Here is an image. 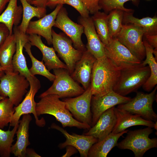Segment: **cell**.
<instances>
[{
    "label": "cell",
    "mask_w": 157,
    "mask_h": 157,
    "mask_svg": "<svg viewBox=\"0 0 157 157\" xmlns=\"http://www.w3.org/2000/svg\"><path fill=\"white\" fill-rule=\"evenodd\" d=\"M120 73V70L106 56L96 59L90 84L92 95L100 96L113 91Z\"/></svg>",
    "instance_id": "1"
},
{
    "label": "cell",
    "mask_w": 157,
    "mask_h": 157,
    "mask_svg": "<svg viewBox=\"0 0 157 157\" xmlns=\"http://www.w3.org/2000/svg\"><path fill=\"white\" fill-rule=\"evenodd\" d=\"M36 103L35 110L38 116L47 114L54 116L63 127H75L80 129L89 130L90 125L80 122L73 117L66 107L63 101L56 94H50L40 98Z\"/></svg>",
    "instance_id": "2"
},
{
    "label": "cell",
    "mask_w": 157,
    "mask_h": 157,
    "mask_svg": "<svg viewBox=\"0 0 157 157\" xmlns=\"http://www.w3.org/2000/svg\"><path fill=\"white\" fill-rule=\"evenodd\" d=\"M150 74L149 66H144L142 63L121 70L113 91L124 96L132 92H136L145 83Z\"/></svg>",
    "instance_id": "3"
},
{
    "label": "cell",
    "mask_w": 157,
    "mask_h": 157,
    "mask_svg": "<svg viewBox=\"0 0 157 157\" xmlns=\"http://www.w3.org/2000/svg\"><path fill=\"white\" fill-rule=\"evenodd\" d=\"M153 132L152 128L147 126L143 129L128 131L125 138L117 143L116 146L121 149L132 151L135 157H142L149 150L157 147V138H149Z\"/></svg>",
    "instance_id": "4"
},
{
    "label": "cell",
    "mask_w": 157,
    "mask_h": 157,
    "mask_svg": "<svg viewBox=\"0 0 157 157\" xmlns=\"http://www.w3.org/2000/svg\"><path fill=\"white\" fill-rule=\"evenodd\" d=\"M53 70L55 76L53 83L40 94L39 98L50 94H56L60 98H70L78 96L84 92L85 90L73 79L67 69L60 68Z\"/></svg>",
    "instance_id": "5"
},
{
    "label": "cell",
    "mask_w": 157,
    "mask_h": 157,
    "mask_svg": "<svg viewBox=\"0 0 157 157\" xmlns=\"http://www.w3.org/2000/svg\"><path fill=\"white\" fill-rule=\"evenodd\" d=\"M29 86L28 80L19 72H4L0 77V96L8 98L17 106L22 101Z\"/></svg>",
    "instance_id": "6"
},
{
    "label": "cell",
    "mask_w": 157,
    "mask_h": 157,
    "mask_svg": "<svg viewBox=\"0 0 157 157\" xmlns=\"http://www.w3.org/2000/svg\"><path fill=\"white\" fill-rule=\"evenodd\" d=\"M27 79L30 84L29 90L22 101L14 107L15 111L9 124L10 126L14 127L18 124L20 117L23 115L32 113L34 116L37 125L43 127L45 125V121L43 117L41 119L38 118L35 110L37 103L34 100L35 96L41 87L40 81L35 76H31Z\"/></svg>",
    "instance_id": "7"
},
{
    "label": "cell",
    "mask_w": 157,
    "mask_h": 157,
    "mask_svg": "<svg viewBox=\"0 0 157 157\" xmlns=\"http://www.w3.org/2000/svg\"><path fill=\"white\" fill-rule=\"evenodd\" d=\"M157 89L156 86L149 94L137 92L135 97L126 103L118 105L117 108L139 115L146 120L155 122L157 121V115L154 111L152 106L156 100Z\"/></svg>",
    "instance_id": "8"
},
{
    "label": "cell",
    "mask_w": 157,
    "mask_h": 157,
    "mask_svg": "<svg viewBox=\"0 0 157 157\" xmlns=\"http://www.w3.org/2000/svg\"><path fill=\"white\" fill-rule=\"evenodd\" d=\"M144 34L143 29L140 27L131 24H123L121 30L114 38L142 61L146 57L142 40Z\"/></svg>",
    "instance_id": "9"
},
{
    "label": "cell",
    "mask_w": 157,
    "mask_h": 157,
    "mask_svg": "<svg viewBox=\"0 0 157 157\" xmlns=\"http://www.w3.org/2000/svg\"><path fill=\"white\" fill-rule=\"evenodd\" d=\"M52 36L53 48L65 63L71 75L83 52L73 47L72 40L64 33H57L52 29Z\"/></svg>",
    "instance_id": "10"
},
{
    "label": "cell",
    "mask_w": 157,
    "mask_h": 157,
    "mask_svg": "<svg viewBox=\"0 0 157 157\" xmlns=\"http://www.w3.org/2000/svg\"><path fill=\"white\" fill-rule=\"evenodd\" d=\"M92 96L90 85L81 94L63 100L66 107L78 121L91 126L92 113L91 103Z\"/></svg>",
    "instance_id": "11"
},
{
    "label": "cell",
    "mask_w": 157,
    "mask_h": 157,
    "mask_svg": "<svg viewBox=\"0 0 157 157\" xmlns=\"http://www.w3.org/2000/svg\"><path fill=\"white\" fill-rule=\"evenodd\" d=\"M105 50L106 56L120 70L140 64L142 62L115 38L105 46Z\"/></svg>",
    "instance_id": "12"
},
{
    "label": "cell",
    "mask_w": 157,
    "mask_h": 157,
    "mask_svg": "<svg viewBox=\"0 0 157 157\" xmlns=\"http://www.w3.org/2000/svg\"><path fill=\"white\" fill-rule=\"evenodd\" d=\"M53 26L62 30L70 39L75 49L83 52L87 50L81 40L84 33L83 26L70 19L66 9L63 6L57 15Z\"/></svg>",
    "instance_id": "13"
},
{
    "label": "cell",
    "mask_w": 157,
    "mask_h": 157,
    "mask_svg": "<svg viewBox=\"0 0 157 157\" xmlns=\"http://www.w3.org/2000/svg\"><path fill=\"white\" fill-rule=\"evenodd\" d=\"M131 99L129 97L121 95L113 91L100 96L92 95L91 103V127L96 124L100 116L105 111L117 105L126 103Z\"/></svg>",
    "instance_id": "14"
},
{
    "label": "cell",
    "mask_w": 157,
    "mask_h": 157,
    "mask_svg": "<svg viewBox=\"0 0 157 157\" xmlns=\"http://www.w3.org/2000/svg\"><path fill=\"white\" fill-rule=\"evenodd\" d=\"M63 6V4H58L49 14L46 15L38 20L31 21L26 33L28 35L35 34L42 36L45 38L49 45L52 44V27L54 26L58 12Z\"/></svg>",
    "instance_id": "15"
},
{
    "label": "cell",
    "mask_w": 157,
    "mask_h": 157,
    "mask_svg": "<svg viewBox=\"0 0 157 157\" xmlns=\"http://www.w3.org/2000/svg\"><path fill=\"white\" fill-rule=\"evenodd\" d=\"M51 127L61 132L66 139L65 142L59 145L60 149L68 145L72 146L78 150L81 157H87L90 147L98 141L97 138L92 136L80 135L75 133L70 134L66 130L55 123L52 124Z\"/></svg>",
    "instance_id": "16"
},
{
    "label": "cell",
    "mask_w": 157,
    "mask_h": 157,
    "mask_svg": "<svg viewBox=\"0 0 157 157\" xmlns=\"http://www.w3.org/2000/svg\"><path fill=\"white\" fill-rule=\"evenodd\" d=\"M78 21L83 26L84 33L87 38V50L96 59L106 56L105 46L97 34L91 17L80 16Z\"/></svg>",
    "instance_id": "17"
},
{
    "label": "cell",
    "mask_w": 157,
    "mask_h": 157,
    "mask_svg": "<svg viewBox=\"0 0 157 157\" xmlns=\"http://www.w3.org/2000/svg\"><path fill=\"white\" fill-rule=\"evenodd\" d=\"M96 59L86 50L83 52L81 59L76 63L71 74L74 80L82 85L85 90L90 85L92 68Z\"/></svg>",
    "instance_id": "18"
},
{
    "label": "cell",
    "mask_w": 157,
    "mask_h": 157,
    "mask_svg": "<svg viewBox=\"0 0 157 157\" xmlns=\"http://www.w3.org/2000/svg\"><path fill=\"white\" fill-rule=\"evenodd\" d=\"M13 32L16 42V51L12 60L13 69L14 71L19 72L27 79L31 75L27 67L23 50L25 44L29 42L28 35L21 32L17 26L13 27Z\"/></svg>",
    "instance_id": "19"
},
{
    "label": "cell",
    "mask_w": 157,
    "mask_h": 157,
    "mask_svg": "<svg viewBox=\"0 0 157 157\" xmlns=\"http://www.w3.org/2000/svg\"><path fill=\"white\" fill-rule=\"evenodd\" d=\"M115 106L107 110L100 116L96 124L84 135L92 136L101 140L111 133L117 118L114 112Z\"/></svg>",
    "instance_id": "20"
},
{
    "label": "cell",
    "mask_w": 157,
    "mask_h": 157,
    "mask_svg": "<svg viewBox=\"0 0 157 157\" xmlns=\"http://www.w3.org/2000/svg\"><path fill=\"white\" fill-rule=\"evenodd\" d=\"M114 112L117 120L111 132L116 134L133 126H145L154 128V122L146 120L139 115L132 114L124 109L115 107Z\"/></svg>",
    "instance_id": "21"
},
{
    "label": "cell",
    "mask_w": 157,
    "mask_h": 157,
    "mask_svg": "<svg viewBox=\"0 0 157 157\" xmlns=\"http://www.w3.org/2000/svg\"><path fill=\"white\" fill-rule=\"evenodd\" d=\"M28 40L31 46L37 47L41 51L42 60L49 71L60 68L67 69L66 64L61 61L56 55L53 48L45 45L42 42L41 36L35 34L28 35Z\"/></svg>",
    "instance_id": "22"
},
{
    "label": "cell",
    "mask_w": 157,
    "mask_h": 157,
    "mask_svg": "<svg viewBox=\"0 0 157 157\" xmlns=\"http://www.w3.org/2000/svg\"><path fill=\"white\" fill-rule=\"evenodd\" d=\"M32 119L30 114L22 115V119L19 121V126L16 132L17 140L12 145L11 149V154L17 157H26L27 147L30 144L29 140V124Z\"/></svg>",
    "instance_id": "23"
},
{
    "label": "cell",
    "mask_w": 157,
    "mask_h": 157,
    "mask_svg": "<svg viewBox=\"0 0 157 157\" xmlns=\"http://www.w3.org/2000/svg\"><path fill=\"white\" fill-rule=\"evenodd\" d=\"M128 131V130H125L116 134L111 133L103 140L98 141L91 146L88 151V157H107L111 150L116 146L119 139Z\"/></svg>",
    "instance_id": "24"
},
{
    "label": "cell",
    "mask_w": 157,
    "mask_h": 157,
    "mask_svg": "<svg viewBox=\"0 0 157 157\" xmlns=\"http://www.w3.org/2000/svg\"><path fill=\"white\" fill-rule=\"evenodd\" d=\"M22 8L18 6L17 0H10L6 9L0 15V23L4 24L10 34L13 33V26H18L22 19Z\"/></svg>",
    "instance_id": "25"
},
{
    "label": "cell",
    "mask_w": 157,
    "mask_h": 157,
    "mask_svg": "<svg viewBox=\"0 0 157 157\" xmlns=\"http://www.w3.org/2000/svg\"><path fill=\"white\" fill-rule=\"evenodd\" d=\"M143 42L145 49L146 58L142 61L141 63L144 66L148 65L150 70V74L142 86L145 91L149 92L153 89L157 84V60L154 56V48L145 39H143Z\"/></svg>",
    "instance_id": "26"
},
{
    "label": "cell",
    "mask_w": 157,
    "mask_h": 157,
    "mask_svg": "<svg viewBox=\"0 0 157 157\" xmlns=\"http://www.w3.org/2000/svg\"><path fill=\"white\" fill-rule=\"evenodd\" d=\"M1 46L2 51L0 55V64L4 73L13 72L14 70L12 60L16 49L14 34L13 33L10 34Z\"/></svg>",
    "instance_id": "27"
},
{
    "label": "cell",
    "mask_w": 157,
    "mask_h": 157,
    "mask_svg": "<svg viewBox=\"0 0 157 157\" xmlns=\"http://www.w3.org/2000/svg\"><path fill=\"white\" fill-rule=\"evenodd\" d=\"M133 12H124L122 23L124 24H132L142 28L144 34L157 35V17H146L138 19L133 16Z\"/></svg>",
    "instance_id": "28"
},
{
    "label": "cell",
    "mask_w": 157,
    "mask_h": 157,
    "mask_svg": "<svg viewBox=\"0 0 157 157\" xmlns=\"http://www.w3.org/2000/svg\"><path fill=\"white\" fill-rule=\"evenodd\" d=\"M22 8V21L18 26L19 30L26 33V31L31 20L34 17L40 19L46 15V8L33 6L26 0H19Z\"/></svg>",
    "instance_id": "29"
},
{
    "label": "cell",
    "mask_w": 157,
    "mask_h": 157,
    "mask_svg": "<svg viewBox=\"0 0 157 157\" xmlns=\"http://www.w3.org/2000/svg\"><path fill=\"white\" fill-rule=\"evenodd\" d=\"M97 34L104 46L110 43V36L108 27V15L104 12L98 11L91 17Z\"/></svg>",
    "instance_id": "30"
},
{
    "label": "cell",
    "mask_w": 157,
    "mask_h": 157,
    "mask_svg": "<svg viewBox=\"0 0 157 157\" xmlns=\"http://www.w3.org/2000/svg\"><path fill=\"white\" fill-rule=\"evenodd\" d=\"M31 46L28 42L26 43L24 47L32 62V66L29 69L31 75H41L46 77L50 81H53L55 77L54 74L51 73L47 69L43 61L38 60L34 56L31 51Z\"/></svg>",
    "instance_id": "31"
},
{
    "label": "cell",
    "mask_w": 157,
    "mask_h": 157,
    "mask_svg": "<svg viewBox=\"0 0 157 157\" xmlns=\"http://www.w3.org/2000/svg\"><path fill=\"white\" fill-rule=\"evenodd\" d=\"M19 126V124L10 130L5 131L0 129V156L9 157L11 154V149L14 138Z\"/></svg>",
    "instance_id": "32"
},
{
    "label": "cell",
    "mask_w": 157,
    "mask_h": 157,
    "mask_svg": "<svg viewBox=\"0 0 157 157\" xmlns=\"http://www.w3.org/2000/svg\"><path fill=\"white\" fill-rule=\"evenodd\" d=\"M124 11L119 9H114L108 15L109 33L111 38H114L120 32L123 25Z\"/></svg>",
    "instance_id": "33"
},
{
    "label": "cell",
    "mask_w": 157,
    "mask_h": 157,
    "mask_svg": "<svg viewBox=\"0 0 157 157\" xmlns=\"http://www.w3.org/2000/svg\"><path fill=\"white\" fill-rule=\"evenodd\" d=\"M129 1H131L133 4L137 6H138L140 2V0H100L99 5L101 9H103L107 14L116 9L125 12H133V9L127 8L124 6V3Z\"/></svg>",
    "instance_id": "34"
},
{
    "label": "cell",
    "mask_w": 157,
    "mask_h": 157,
    "mask_svg": "<svg viewBox=\"0 0 157 157\" xmlns=\"http://www.w3.org/2000/svg\"><path fill=\"white\" fill-rule=\"evenodd\" d=\"M14 106L8 97L0 100V129H3L10 122L15 111Z\"/></svg>",
    "instance_id": "35"
},
{
    "label": "cell",
    "mask_w": 157,
    "mask_h": 157,
    "mask_svg": "<svg viewBox=\"0 0 157 157\" xmlns=\"http://www.w3.org/2000/svg\"><path fill=\"white\" fill-rule=\"evenodd\" d=\"M60 4H67L75 9L83 17H89L90 13L82 0H62Z\"/></svg>",
    "instance_id": "36"
},
{
    "label": "cell",
    "mask_w": 157,
    "mask_h": 157,
    "mask_svg": "<svg viewBox=\"0 0 157 157\" xmlns=\"http://www.w3.org/2000/svg\"><path fill=\"white\" fill-rule=\"evenodd\" d=\"M90 13L93 14L101 9L99 5L100 0H82Z\"/></svg>",
    "instance_id": "37"
},
{
    "label": "cell",
    "mask_w": 157,
    "mask_h": 157,
    "mask_svg": "<svg viewBox=\"0 0 157 157\" xmlns=\"http://www.w3.org/2000/svg\"><path fill=\"white\" fill-rule=\"evenodd\" d=\"M9 30L3 24L0 23V46L10 34Z\"/></svg>",
    "instance_id": "38"
},
{
    "label": "cell",
    "mask_w": 157,
    "mask_h": 157,
    "mask_svg": "<svg viewBox=\"0 0 157 157\" xmlns=\"http://www.w3.org/2000/svg\"><path fill=\"white\" fill-rule=\"evenodd\" d=\"M144 39L154 48H157V35H143Z\"/></svg>",
    "instance_id": "39"
},
{
    "label": "cell",
    "mask_w": 157,
    "mask_h": 157,
    "mask_svg": "<svg viewBox=\"0 0 157 157\" xmlns=\"http://www.w3.org/2000/svg\"><path fill=\"white\" fill-rule=\"evenodd\" d=\"M47 0H35L31 4L35 6L46 8Z\"/></svg>",
    "instance_id": "40"
},
{
    "label": "cell",
    "mask_w": 157,
    "mask_h": 157,
    "mask_svg": "<svg viewBox=\"0 0 157 157\" xmlns=\"http://www.w3.org/2000/svg\"><path fill=\"white\" fill-rule=\"evenodd\" d=\"M66 152L63 157H69L74 154L76 152V149L74 147L70 145L66 146Z\"/></svg>",
    "instance_id": "41"
},
{
    "label": "cell",
    "mask_w": 157,
    "mask_h": 157,
    "mask_svg": "<svg viewBox=\"0 0 157 157\" xmlns=\"http://www.w3.org/2000/svg\"><path fill=\"white\" fill-rule=\"evenodd\" d=\"M26 157H40L41 156L37 154L34 149L28 148L26 149Z\"/></svg>",
    "instance_id": "42"
},
{
    "label": "cell",
    "mask_w": 157,
    "mask_h": 157,
    "mask_svg": "<svg viewBox=\"0 0 157 157\" xmlns=\"http://www.w3.org/2000/svg\"><path fill=\"white\" fill-rule=\"evenodd\" d=\"M62 0H47V6L51 8L56 7V6L60 3Z\"/></svg>",
    "instance_id": "43"
},
{
    "label": "cell",
    "mask_w": 157,
    "mask_h": 157,
    "mask_svg": "<svg viewBox=\"0 0 157 157\" xmlns=\"http://www.w3.org/2000/svg\"><path fill=\"white\" fill-rule=\"evenodd\" d=\"M10 0H0V15L3 12L6 6Z\"/></svg>",
    "instance_id": "44"
},
{
    "label": "cell",
    "mask_w": 157,
    "mask_h": 157,
    "mask_svg": "<svg viewBox=\"0 0 157 157\" xmlns=\"http://www.w3.org/2000/svg\"><path fill=\"white\" fill-rule=\"evenodd\" d=\"M153 54L155 56V58L157 59V48H154L153 50Z\"/></svg>",
    "instance_id": "45"
},
{
    "label": "cell",
    "mask_w": 157,
    "mask_h": 157,
    "mask_svg": "<svg viewBox=\"0 0 157 157\" xmlns=\"http://www.w3.org/2000/svg\"><path fill=\"white\" fill-rule=\"evenodd\" d=\"M2 51V48L1 46H0V55L1 53V52ZM1 71H3L4 72V70L3 68L1 66L0 64V72Z\"/></svg>",
    "instance_id": "46"
},
{
    "label": "cell",
    "mask_w": 157,
    "mask_h": 157,
    "mask_svg": "<svg viewBox=\"0 0 157 157\" xmlns=\"http://www.w3.org/2000/svg\"><path fill=\"white\" fill-rule=\"evenodd\" d=\"M4 72L3 71H1L0 72V77L4 73ZM4 97H3L1 96H0V100L3 99Z\"/></svg>",
    "instance_id": "47"
},
{
    "label": "cell",
    "mask_w": 157,
    "mask_h": 157,
    "mask_svg": "<svg viewBox=\"0 0 157 157\" xmlns=\"http://www.w3.org/2000/svg\"><path fill=\"white\" fill-rule=\"evenodd\" d=\"M35 0H26L30 4H31L32 2Z\"/></svg>",
    "instance_id": "48"
}]
</instances>
